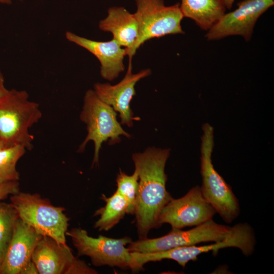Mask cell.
Instances as JSON below:
<instances>
[{
  "label": "cell",
  "instance_id": "ba28073f",
  "mask_svg": "<svg viewBox=\"0 0 274 274\" xmlns=\"http://www.w3.org/2000/svg\"><path fill=\"white\" fill-rule=\"evenodd\" d=\"M134 13L139 25V36L129 62L145 42L169 35L184 34L181 21L184 16L180 4L166 6L164 0H134Z\"/></svg>",
  "mask_w": 274,
  "mask_h": 274
},
{
  "label": "cell",
  "instance_id": "3957f363",
  "mask_svg": "<svg viewBox=\"0 0 274 274\" xmlns=\"http://www.w3.org/2000/svg\"><path fill=\"white\" fill-rule=\"evenodd\" d=\"M200 146L202 193L226 223H232L240 214L238 200L231 186L216 171L212 163L214 130L208 123L202 125Z\"/></svg>",
  "mask_w": 274,
  "mask_h": 274
},
{
  "label": "cell",
  "instance_id": "7402d4cb",
  "mask_svg": "<svg viewBox=\"0 0 274 274\" xmlns=\"http://www.w3.org/2000/svg\"><path fill=\"white\" fill-rule=\"evenodd\" d=\"M18 181H11L0 183V201L9 195H13L20 191Z\"/></svg>",
  "mask_w": 274,
  "mask_h": 274
},
{
  "label": "cell",
  "instance_id": "8fae6325",
  "mask_svg": "<svg viewBox=\"0 0 274 274\" xmlns=\"http://www.w3.org/2000/svg\"><path fill=\"white\" fill-rule=\"evenodd\" d=\"M274 5V0H244L234 11L224 14L207 31L209 41L242 36L247 42L252 36L258 18Z\"/></svg>",
  "mask_w": 274,
  "mask_h": 274
},
{
  "label": "cell",
  "instance_id": "4fadbf2b",
  "mask_svg": "<svg viewBox=\"0 0 274 274\" xmlns=\"http://www.w3.org/2000/svg\"><path fill=\"white\" fill-rule=\"evenodd\" d=\"M151 73V70L146 68L133 74L132 64L128 63L126 74L120 82L113 85L108 83H96L93 90L102 101L119 114L122 124L131 127L133 120H137L133 117L130 106L131 100L135 95V84Z\"/></svg>",
  "mask_w": 274,
  "mask_h": 274
},
{
  "label": "cell",
  "instance_id": "603a6c76",
  "mask_svg": "<svg viewBox=\"0 0 274 274\" xmlns=\"http://www.w3.org/2000/svg\"><path fill=\"white\" fill-rule=\"evenodd\" d=\"M39 272L35 263L30 261L21 270L20 274H38Z\"/></svg>",
  "mask_w": 274,
  "mask_h": 274
},
{
  "label": "cell",
  "instance_id": "484cf974",
  "mask_svg": "<svg viewBox=\"0 0 274 274\" xmlns=\"http://www.w3.org/2000/svg\"><path fill=\"white\" fill-rule=\"evenodd\" d=\"M235 0H223L226 9H230Z\"/></svg>",
  "mask_w": 274,
  "mask_h": 274
},
{
  "label": "cell",
  "instance_id": "9a60e30c",
  "mask_svg": "<svg viewBox=\"0 0 274 274\" xmlns=\"http://www.w3.org/2000/svg\"><path fill=\"white\" fill-rule=\"evenodd\" d=\"M42 236L19 217L8 244L0 274H20L31 261L33 252Z\"/></svg>",
  "mask_w": 274,
  "mask_h": 274
},
{
  "label": "cell",
  "instance_id": "83f0119b",
  "mask_svg": "<svg viewBox=\"0 0 274 274\" xmlns=\"http://www.w3.org/2000/svg\"><path fill=\"white\" fill-rule=\"evenodd\" d=\"M5 146V144L4 143V142L3 141H2L1 140H0V149H1L2 148H3V147H4Z\"/></svg>",
  "mask_w": 274,
  "mask_h": 274
},
{
  "label": "cell",
  "instance_id": "52a82bcc",
  "mask_svg": "<svg viewBox=\"0 0 274 274\" xmlns=\"http://www.w3.org/2000/svg\"><path fill=\"white\" fill-rule=\"evenodd\" d=\"M66 235L71 238L78 256H88L94 266L108 265L138 271L131 252L125 247L132 242L129 237L113 238L99 235L96 238L80 228L67 230Z\"/></svg>",
  "mask_w": 274,
  "mask_h": 274
},
{
  "label": "cell",
  "instance_id": "4316f807",
  "mask_svg": "<svg viewBox=\"0 0 274 274\" xmlns=\"http://www.w3.org/2000/svg\"><path fill=\"white\" fill-rule=\"evenodd\" d=\"M0 4L9 5L11 4V0H0Z\"/></svg>",
  "mask_w": 274,
  "mask_h": 274
},
{
  "label": "cell",
  "instance_id": "44dd1931",
  "mask_svg": "<svg viewBox=\"0 0 274 274\" xmlns=\"http://www.w3.org/2000/svg\"><path fill=\"white\" fill-rule=\"evenodd\" d=\"M19 218L18 213L11 203L0 202V243L8 245L14 226Z\"/></svg>",
  "mask_w": 274,
  "mask_h": 274
},
{
  "label": "cell",
  "instance_id": "f1b7e54d",
  "mask_svg": "<svg viewBox=\"0 0 274 274\" xmlns=\"http://www.w3.org/2000/svg\"><path fill=\"white\" fill-rule=\"evenodd\" d=\"M19 1H23V0H19Z\"/></svg>",
  "mask_w": 274,
  "mask_h": 274
},
{
  "label": "cell",
  "instance_id": "7c38bea8",
  "mask_svg": "<svg viewBox=\"0 0 274 274\" xmlns=\"http://www.w3.org/2000/svg\"><path fill=\"white\" fill-rule=\"evenodd\" d=\"M31 261L40 274H95L97 271L78 259L66 245L42 236L33 252Z\"/></svg>",
  "mask_w": 274,
  "mask_h": 274
},
{
  "label": "cell",
  "instance_id": "277c9868",
  "mask_svg": "<svg viewBox=\"0 0 274 274\" xmlns=\"http://www.w3.org/2000/svg\"><path fill=\"white\" fill-rule=\"evenodd\" d=\"M255 245V235L252 227L248 223H240L231 226L229 233L224 239L214 244L183 246L159 252L131 253L140 269L149 262L163 259L173 260L185 267L189 261L196 260L201 254L213 251L216 254L220 249L223 248H236L245 256H249L254 252Z\"/></svg>",
  "mask_w": 274,
  "mask_h": 274
},
{
  "label": "cell",
  "instance_id": "5bb4252c",
  "mask_svg": "<svg viewBox=\"0 0 274 274\" xmlns=\"http://www.w3.org/2000/svg\"><path fill=\"white\" fill-rule=\"evenodd\" d=\"M65 38L98 59L100 64V74L104 79L112 81L124 71L123 60L127 55L126 50L114 39L108 41H94L68 31L65 33Z\"/></svg>",
  "mask_w": 274,
  "mask_h": 274
},
{
  "label": "cell",
  "instance_id": "7a4b0ae2",
  "mask_svg": "<svg viewBox=\"0 0 274 274\" xmlns=\"http://www.w3.org/2000/svg\"><path fill=\"white\" fill-rule=\"evenodd\" d=\"M40 105L29 99L25 90H10L0 101V140L5 146L20 145L33 148L29 129L42 118Z\"/></svg>",
  "mask_w": 274,
  "mask_h": 274
},
{
  "label": "cell",
  "instance_id": "cb8c5ba5",
  "mask_svg": "<svg viewBox=\"0 0 274 274\" xmlns=\"http://www.w3.org/2000/svg\"><path fill=\"white\" fill-rule=\"evenodd\" d=\"M9 91V90L7 89L5 86L4 77L0 71V101L6 96Z\"/></svg>",
  "mask_w": 274,
  "mask_h": 274
},
{
  "label": "cell",
  "instance_id": "8992f818",
  "mask_svg": "<svg viewBox=\"0 0 274 274\" xmlns=\"http://www.w3.org/2000/svg\"><path fill=\"white\" fill-rule=\"evenodd\" d=\"M80 118L86 125L87 134L78 152H83L87 144L92 141L94 145L92 165L98 163L99 151L104 142L108 141L109 145H115L121 142L122 135L131 137L118 121L117 112L102 101L93 89L85 93Z\"/></svg>",
  "mask_w": 274,
  "mask_h": 274
},
{
  "label": "cell",
  "instance_id": "d6986e66",
  "mask_svg": "<svg viewBox=\"0 0 274 274\" xmlns=\"http://www.w3.org/2000/svg\"><path fill=\"white\" fill-rule=\"evenodd\" d=\"M26 150L20 145L5 146L0 149V183L19 181L16 164Z\"/></svg>",
  "mask_w": 274,
  "mask_h": 274
},
{
  "label": "cell",
  "instance_id": "5b68a950",
  "mask_svg": "<svg viewBox=\"0 0 274 274\" xmlns=\"http://www.w3.org/2000/svg\"><path fill=\"white\" fill-rule=\"evenodd\" d=\"M11 204L19 217L42 236H49L59 244H66L69 218L62 207L52 204L38 193L19 192L12 195Z\"/></svg>",
  "mask_w": 274,
  "mask_h": 274
},
{
  "label": "cell",
  "instance_id": "e0dca14e",
  "mask_svg": "<svg viewBox=\"0 0 274 274\" xmlns=\"http://www.w3.org/2000/svg\"><path fill=\"white\" fill-rule=\"evenodd\" d=\"M180 10L184 17L193 20L208 31L225 13L223 0H181Z\"/></svg>",
  "mask_w": 274,
  "mask_h": 274
},
{
  "label": "cell",
  "instance_id": "ac0fdd59",
  "mask_svg": "<svg viewBox=\"0 0 274 274\" xmlns=\"http://www.w3.org/2000/svg\"><path fill=\"white\" fill-rule=\"evenodd\" d=\"M101 198L106 202V204L95 213V215L100 217L95 222L94 227L99 230L107 231L116 225L125 214H127L128 203L117 191L110 197L102 194Z\"/></svg>",
  "mask_w": 274,
  "mask_h": 274
},
{
  "label": "cell",
  "instance_id": "30bf717a",
  "mask_svg": "<svg viewBox=\"0 0 274 274\" xmlns=\"http://www.w3.org/2000/svg\"><path fill=\"white\" fill-rule=\"evenodd\" d=\"M216 212L203 196L200 186L190 189L183 196L172 198L162 209L158 225L169 224L172 229L196 226L213 219Z\"/></svg>",
  "mask_w": 274,
  "mask_h": 274
},
{
  "label": "cell",
  "instance_id": "d4e9b609",
  "mask_svg": "<svg viewBox=\"0 0 274 274\" xmlns=\"http://www.w3.org/2000/svg\"><path fill=\"white\" fill-rule=\"evenodd\" d=\"M8 245L0 243V269L6 256Z\"/></svg>",
  "mask_w": 274,
  "mask_h": 274
},
{
  "label": "cell",
  "instance_id": "6da1fadb",
  "mask_svg": "<svg viewBox=\"0 0 274 274\" xmlns=\"http://www.w3.org/2000/svg\"><path fill=\"white\" fill-rule=\"evenodd\" d=\"M169 155L170 149L154 147L132 154L139 175L134 214L140 239L146 238L151 229L159 227L160 213L173 198L166 188L165 167Z\"/></svg>",
  "mask_w": 274,
  "mask_h": 274
},
{
  "label": "cell",
  "instance_id": "2e32d148",
  "mask_svg": "<svg viewBox=\"0 0 274 274\" xmlns=\"http://www.w3.org/2000/svg\"><path fill=\"white\" fill-rule=\"evenodd\" d=\"M98 27L112 34V39L125 48L129 58L139 36V25L134 13L123 7H111L107 17L99 21Z\"/></svg>",
  "mask_w": 274,
  "mask_h": 274
},
{
  "label": "cell",
  "instance_id": "9c48e42d",
  "mask_svg": "<svg viewBox=\"0 0 274 274\" xmlns=\"http://www.w3.org/2000/svg\"><path fill=\"white\" fill-rule=\"evenodd\" d=\"M231 229L230 226L211 219L187 230L172 229L161 237L132 242L127 248L130 252L154 253L201 243L216 242L224 239Z\"/></svg>",
  "mask_w": 274,
  "mask_h": 274
},
{
  "label": "cell",
  "instance_id": "ffe728a7",
  "mask_svg": "<svg viewBox=\"0 0 274 274\" xmlns=\"http://www.w3.org/2000/svg\"><path fill=\"white\" fill-rule=\"evenodd\" d=\"M117 191L128 203V214H134L139 186V175L135 170L131 175L119 170L116 178Z\"/></svg>",
  "mask_w": 274,
  "mask_h": 274
}]
</instances>
